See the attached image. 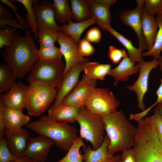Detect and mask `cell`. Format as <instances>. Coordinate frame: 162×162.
Masks as SVG:
<instances>
[{"label": "cell", "mask_w": 162, "mask_h": 162, "mask_svg": "<svg viewBox=\"0 0 162 162\" xmlns=\"http://www.w3.org/2000/svg\"><path fill=\"white\" fill-rule=\"evenodd\" d=\"M30 118L24 114L22 110L5 107L4 120L6 131L15 132L22 130V127L29 122Z\"/></svg>", "instance_id": "20"}, {"label": "cell", "mask_w": 162, "mask_h": 162, "mask_svg": "<svg viewBox=\"0 0 162 162\" xmlns=\"http://www.w3.org/2000/svg\"><path fill=\"white\" fill-rule=\"evenodd\" d=\"M105 29L106 31L109 32L124 46L128 52L129 57L132 61L140 63L143 61L142 56V52L133 45L131 40L116 31L110 26L105 27Z\"/></svg>", "instance_id": "25"}, {"label": "cell", "mask_w": 162, "mask_h": 162, "mask_svg": "<svg viewBox=\"0 0 162 162\" xmlns=\"http://www.w3.org/2000/svg\"><path fill=\"white\" fill-rule=\"evenodd\" d=\"M122 162H136V157L133 148L122 152L121 155Z\"/></svg>", "instance_id": "45"}, {"label": "cell", "mask_w": 162, "mask_h": 162, "mask_svg": "<svg viewBox=\"0 0 162 162\" xmlns=\"http://www.w3.org/2000/svg\"><path fill=\"white\" fill-rule=\"evenodd\" d=\"M101 38V33L99 29L93 27L87 31L85 38L89 42L98 43L100 40Z\"/></svg>", "instance_id": "40"}, {"label": "cell", "mask_w": 162, "mask_h": 162, "mask_svg": "<svg viewBox=\"0 0 162 162\" xmlns=\"http://www.w3.org/2000/svg\"><path fill=\"white\" fill-rule=\"evenodd\" d=\"M144 9L150 16L162 14V0H144Z\"/></svg>", "instance_id": "36"}, {"label": "cell", "mask_w": 162, "mask_h": 162, "mask_svg": "<svg viewBox=\"0 0 162 162\" xmlns=\"http://www.w3.org/2000/svg\"><path fill=\"white\" fill-rule=\"evenodd\" d=\"M65 64L62 60H38L32 65L26 79L30 83H38L57 88L63 78Z\"/></svg>", "instance_id": "4"}, {"label": "cell", "mask_w": 162, "mask_h": 162, "mask_svg": "<svg viewBox=\"0 0 162 162\" xmlns=\"http://www.w3.org/2000/svg\"><path fill=\"white\" fill-rule=\"evenodd\" d=\"M86 145L83 139L80 137L73 143L65 155L57 162H83L84 156L80 149Z\"/></svg>", "instance_id": "30"}, {"label": "cell", "mask_w": 162, "mask_h": 162, "mask_svg": "<svg viewBox=\"0 0 162 162\" xmlns=\"http://www.w3.org/2000/svg\"><path fill=\"white\" fill-rule=\"evenodd\" d=\"M155 109L157 110L162 116V102L158 103L156 105Z\"/></svg>", "instance_id": "49"}, {"label": "cell", "mask_w": 162, "mask_h": 162, "mask_svg": "<svg viewBox=\"0 0 162 162\" xmlns=\"http://www.w3.org/2000/svg\"><path fill=\"white\" fill-rule=\"evenodd\" d=\"M78 50L80 55L83 57L91 56L95 52L94 48L85 38L80 40L78 45Z\"/></svg>", "instance_id": "39"}, {"label": "cell", "mask_w": 162, "mask_h": 162, "mask_svg": "<svg viewBox=\"0 0 162 162\" xmlns=\"http://www.w3.org/2000/svg\"><path fill=\"white\" fill-rule=\"evenodd\" d=\"M39 59L43 61L62 60L59 48L54 46L49 48L40 47L37 50Z\"/></svg>", "instance_id": "34"}, {"label": "cell", "mask_w": 162, "mask_h": 162, "mask_svg": "<svg viewBox=\"0 0 162 162\" xmlns=\"http://www.w3.org/2000/svg\"><path fill=\"white\" fill-rule=\"evenodd\" d=\"M97 80L91 79L84 74L73 89L63 99L61 104L80 108L85 106L89 94L97 85Z\"/></svg>", "instance_id": "12"}, {"label": "cell", "mask_w": 162, "mask_h": 162, "mask_svg": "<svg viewBox=\"0 0 162 162\" xmlns=\"http://www.w3.org/2000/svg\"><path fill=\"white\" fill-rule=\"evenodd\" d=\"M110 143L108 152H123L131 148L135 144L137 128L132 124L121 110L101 117Z\"/></svg>", "instance_id": "2"}, {"label": "cell", "mask_w": 162, "mask_h": 162, "mask_svg": "<svg viewBox=\"0 0 162 162\" xmlns=\"http://www.w3.org/2000/svg\"><path fill=\"white\" fill-rule=\"evenodd\" d=\"M96 23L106 31L105 27L110 26L111 16L110 8L115 0H88Z\"/></svg>", "instance_id": "18"}, {"label": "cell", "mask_w": 162, "mask_h": 162, "mask_svg": "<svg viewBox=\"0 0 162 162\" xmlns=\"http://www.w3.org/2000/svg\"><path fill=\"white\" fill-rule=\"evenodd\" d=\"M159 61V66L162 73V56H160L158 59ZM161 83L156 92L157 96V99L155 102L148 109H146V111L148 112L154 106L158 103L162 102V77L160 80Z\"/></svg>", "instance_id": "42"}, {"label": "cell", "mask_w": 162, "mask_h": 162, "mask_svg": "<svg viewBox=\"0 0 162 162\" xmlns=\"http://www.w3.org/2000/svg\"><path fill=\"white\" fill-rule=\"evenodd\" d=\"M156 132V133L158 137V138L160 141V143L162 145V135L158 131L155 129Z\"/></svg>", "instance_id": "50"}, {"label": "cell", "mask_w": 162, "mask_h": 162, "mask_svg": "<svg viewBox=\"0 0 162 162\" xmlns=\"http://www.w3.org/2000/svg\"><path fill=\"white\" fill-rule=\"evenodd\" d=\"M18 77L14 73L11 68L8 64L0 66V93H6L16 83L15 79Z\"/></svg>", "instance_id": "29"}, {"label": "cell", "mask_w": 162, "mask_h": 162, "mask_svg": "<svg viewBox=\"0 0 162 162\" xmlns=\"http://www.w3.org/2000/svg\"><path fill=\"white\" fill-rule=\"evenodd\" d=\"M85 63H79L73 67L64 77L57 92L54 102L50 107L61 104L64 98L74 88L79 82L80 74Z\"/></svg>", "instance_id": "15"}, {"label": "cell", "mask_w": 162, "mask_h": 162, "mask_svg": "<svg viewBox=\"0 0 162 162\" xmlns=\"http://www.w3.org/2000/svg\"><path fill=\"white\" fill-rule=\"evenodd\" d=\"M120 103L107 88H95L91 91L85 106L89 111L102 117L116 111Z\"/></svg>", "instance_id": "7"}, {"label": "cell", "mask_w": 162, "mask_h": 162, "mask_svg": "<svg viewBox=\"0 0 162 162\" xmlns=\"http://www.w3.org/2000/svg\"><path fill=\"white\" fill-rule=\"evenodd\" d=\"M96 23L94 17L93 16L89 19L81 22H73L71 20L68 24L62 26V32L71 38L78 45L80 41V37L83 31L90 26Z\"/></svg>", "instance_id": "24"}, {"label": "cell", "mask_w": 162, "mask_h": 162, "mask_svg": "<svg viewBox=\"0 0 162 162\" xmlns=\"http://www.w3.org/2000/svg\"><path fill=\"white\" fill-rule=\"evenodd\" d=\"M28 88V86L18 82L8 92L4 94H0V99L5 107L20 110L26 109Z\"/></svg>", "instance_id": "16"}, {"label": "cell", "mask_w": 162, "mask_h": 162, "mask_svg": "<svg viewBox=\"0 0 162 162\" xmlns=\"http://www.w3.org/2000/svg\"><path fill=\"white\" fill-rule=\"evenodd\" d=\"M33 8L38 31L49 29L62 32V26H59L56 21L55 10L52 3L48 1L42 0L34 4Z\"/></svg>", "instance_id": "11"}, {"label": "cell", "mask_w": 162, "mask_h": 162, "mask_svg": "<svg viewBox=\"0 0 162 162\" xmlns=\"http://www.w3.org/2000/svg\"><path fill=\"white\" fill-rule=\"evenodd\" d=\"M154 114L151 116L156 130L162 135V116L156 110L154 109Z\"/></svg>", "instance_id": "44"}, {"label": "cell", "mask_w": 162, "mask_h": 162, "mask_svg": "<svg viewBox=\"0 0 162 162\" xmlns=\"http://www.w3.org/2000/svg\"><path fill=\"white\" fill-rule=\"evenodd\" d=\"M136 63L132 61L127 56L124 58L116 67L111 69L108 75L114 78L115 86L119 81H126L129 79L130 76L139 72L140 64L139 63L135 65Z\"/></svg>", "instance_id": "21"}, {"label": "cell", "mask_w": 162, "mask_h": 162, "mask_svg": "<svg viewBox=\"0 0 162 162\" xmlns=\"http://www.w3.org/2000/svg\"><path fill=\"white\" fill-rule=\"evenodd\" d=\"M110 140L107 135H105L101 146L95 150L89 146L82 148L84 162H116L121 159V155H114L108 151Z\"/></svg>", "instance_id": "17"}, {"label": "cell", "mask_w": 162, "mask_h": 162, "mask_svg": "<svg viewBox=\"0 0 162 162\" xmlns=\"http://www.w3.org/2000/svg\"><path fill=\"white\" fill-rule=\"evenodd\" d=\"M38 50L30 31L27 29L23 36L16 33L12 45L9 47H4L2 57L14 74L22 79L39 60Z\"/></svg>", "instance_id": "1"}, {"label": "cell", "mask_w": 162, "mask_h": 162, "mask_svg": "<svg viewBox=\"0 0 162 162\" xmlns=\"http://www.w3.org/2000/svg\"><path fill=\"white\" fill-rule=\"evenodd\" d=\"M58 32L49 29L38 31L37 40L40 44V47L49 48L55 46Z\"/></svg>", "instance_id": "33"}, {"label": "cell", "mask_w": 162, "mask_h": 162, "mask_svg": "<svg viewBox=\"0 0 162 162\" xmlns=\"http://www.w3.org/2000/svg\"><path fill=\"white\" fill-rule=\"evenodd\" d=\"M0 1L2 3L10 8L14 10L19 23L24 26L26 28L28 27L24 19L17 12V8L11 1L9 0H1Z\"/></svg>", "instance_id": "43"}, {"label": "cell", "mask_w": 162, "mask_h": 162, "mask_svg": "<svg viewBox=\"0 0 162 162\" xmlns=\"http://www.w3.org/2000/svg\"><path fill=\"white\" fill-rule=\"evenodd\" d=\"M27 128L39 134L52 140L56 146L64 151H68L80 136L76 128L68 123L58 122L42 115L39 119L29 122Z\"/></svg>", "instance_id": "3"}, {"label": "cell", "mask_w": 162, "mask_h": 162, "mask_svg": "<svg viewBox=\"0 0 162 162\" xmlns=\"http://www.w3.org/2000/svg\"><path fill=\"white\" fill-rule=\"evenodd\" d=\"M111 68L110 64H101L97 62L89 61L84 64L83 70L84 74L89 78L96 80H103Z\"/></svg>", "instance_id": "26"}, {"label": "cell", "mask_w": 162, "mask_h": 162, "mask_svg": "<svg viewBox=\"0 0 162 162\" xmlns=\"http://www.w3.org/2000/svg\"><path fill=\"white\" fill-rule=\"evenodd\" d=\"M108 56L112 62L118 64L128 55L124 49H118L113 46H110L109 47Z\"/></svg>", "instance_id": "38"}, {"label": "cell", "mask_w": 162, "mask_h": 162, "mask_svg": "<svg viewBox=\"0 0 162 162\" xmlns=\"http://www.w3.org/2000/svg\"><path fill=\"white\" fill-rule=\"evenodd\" d=\"M79 108L61 104L54 108L50 107L47 116L55 121L74 123L76 122Z\"/></svg>", "instance_id": "22"}, {"label": "cell", "mask_w": 162, "mask_h": 162, "mask_svg": "<svg viewBox=\"0 0 162 162\" xmlns=\"http://www.w3.org/2000/svg\"><path fill=\"white\" fill-rule=\"evenodd\" d=\"M16 1L22 4L26 8L27 12L26 14V23L31 29L35 38L37 40L38 31L33 4L38 3L40 1L38 0H16Z\"/></svg>", "instance_id": "32"}, {"label": "cell", "mask_w": 162, "mask_h": 162, "mask_svg": "<svg viewBox=\"0 0 162 162\" xmlns=\"http://www.w3.org/2000/svg\"><path fill=\"white\" fill-rule=\"evenodd\" d=\"M28 86L26 109L29 115L39 116L55 100L57 88L35 83L29 84Z\"/></svg>", "instance_id": "6"}, {"label": "cell", "mask_w": 162, "mask_h": 162, "mask_svg": "<svg viewBox=\"0 0 162 162\" xmlns=\"http://www.w3.org/2000/svg\"><path fill=\"white\" fill-rule=\"evenodd\" d=\"M116 162H122V161H121V159H120V160H119V161Z\"/></svg>", "instance_id": "51"}, {"label": "cell", "mask_w": 162, "mask_h": 162, "mask_svg": "<svg viewBox=\"0 0 162 162\" xmlns=\"http://www.w3.org/2000/svg\"><path fill=\"white\" fill-rule=\"evenodd\" d=\"M136 7L132 9H126L119 14L120 21L124 24L131 27L137 37L138 48L142 52L148 50L142 29V18L144 7V0H136Z\"/></svg>", "instance_id": "8"}, {"label": "cell", "mask_w": 162, "mask_h": 162, "mask_svg": "<svg viewBox=\"0 0 162 162\" xmlns=\"http://www.w3.org/2000/svg\"><path fill=\"white\" fill-rule=\"evenodd\" d=\"M7 26H11L13 28L22 30H25L26 27L12 18H4L0 17V27L1 28H8Z\"/></svg>", "instance_id": "41"}, {"label": "cell", "mask_w": 162, "mask_h": 162, "mask_svg": "<svg viewBox=\"0 0 162 162\" xmlns=\"http://www.w3.org/2000/svg\"><path fill=\"white\" fill-rule=\"evenodd\" d=\"M57 41L59 44L61 52L65 61L63 77L74 66L80 63H85L89 60L82 57L78 50V44L70 37L62 32H58Z\"/></svg>", "instance_id": "10"}, {"label": "cell", "mask_w": 162, "mask_h": 162, "mask_svg": "<svg viewBox=\"0 0 162 162\" xmlns=\"http://www.w3.org/2000/svg\"><path fill=\"white\" fill-rule=\"evenodd\" d=\"M158 28L155 41L152 47L147 52H142V57L152 56L153 59H158L162 52V14L156 15Z\"/></svg>", "instance_id": "31"}, {"label": "cell", "mask_w": 162, "mask_h": 162, "mask_svg": "<svg viewBox=\"0 0 162 162\" xmlns=\"http://www.w3.org/2000/svg\"><path fill=\"white\" fill-rule=\"evenodd\" d=\"M158 28V23L156 18L154 16L149 15L143 9L142 29L148 47V50H150L154 45Z\"/></svg>", "instance_id": "23"}, {"label": "cell", "mask_w": 162, "mask_h": 162, "mask_svg": "<svg viewBox=\"0 0 162 162\" xmlns=\"http://www.w3.org/2000/svg\"><path fill=\"white\" fill-rule=\"evenodd\" d=\"M76 122L80 127V137L90 142L93 150L99 148L106 135L101 117L90 112L84 106L79 109Z\"/></svg>", "instance_id": "5"}, {"label": "cell", "mask_w": 162, "mask_h": 162, "mask_svg": "<svg viewBox=\"0 0 162 162\" xmlns=\"http://www.w3.org/2000/svg\"><path fill=\"white\" fill-rule=\"evenodd\" d=\"M152 128V127H151V128H144V129H142V130H142V129H144L147 128ZM140 130H139V131H140Z\"/></svg>", "instance_id": "52"}, {"label": "cell", "mask_w": 162, "mask_h": 162, "mask_svg": "<svg viewBox=\"0 0 162 162\" xmlns=\"http://www.w3.org/2000/svg\"><path fill=\"white\" fill-rule=\"evenodd\" d=\"M139 63L140 73L138 78L133 85L127 86L126 88L136 93L138 107L142 111L146 109L143 99L148 89L149 74L152 69H157L159 65V61L158 59H153L149 61H143Z\"/></svg>", "instance_id": "9"}, {"label": "cell", "mask_w": 162, "mask_h": 162, "mask_svg": "<svg viewBox=\"0 0 162 162\" xmlns=\"http://www.w3.org/2000/svg\"><path fill=\"white\" fill-rule=\"evenodd\" d=\"M5 135L12 154L17 158L24 155L31 137L28 131L23 128L17 131H6Z\"/></svg>", "instance_id": "19"}, {"label": "cell", "mask_w": 162, "mask_h": 162, "mask_svg": "<svg viewBox=\"0 0 162 162\" xmlns=\"http://www.w3.org/2000/svg\"><path fill=\"white\" fill-rule=\"evenodd\" d=\"M67 0H53L52 3L55 12V19L60 23H65L74 19L71 7Z\"/></svg>", "instance_id": "28"}, {"label": "cell", "mask_w": 162, "mask_h": 162, "mask_svg": "<svg viewBox=\"0 0 162 162\" xmlns=\"http://www.w3.org/2000/svg\"><path fill=\"white\" fill-rule=\"evenodd\" d=\"M54 144L52 140L42 135L31 137L24 155L34 162H45L51 148Z\"/></svg>", "instance_id": "14"}, {"label": "cell", "mask_w": 162, "mask_h": 162, "mask_svg": "<svg viewBox=\"0 0 162 162\" xmlns=\"http://www.w3.org/2000/svg\"><path fill=\"white\" fill-rule=\"evenodd\" d=\"M4 104L1 100L0 99V139L4 137L6 132L4 120Z\"/></svg>", "instance_id": "46"}, {"label": "cell", "mask_w": 162, "mask_h": 162, "mask_svg": "<svg viewBox=\"0 0 162 162\" xmlns=\"http://www.w3.org/2000/svg\"><path fill=\"white\" fill-rule=\"evenodd\" d=\"M18 29L13 28H3L0 30V48L9 47L12 44L15 34Z\"/></svg>", "instance_id": "35"}, {"label": "cell", "mask_w": 162, "mask_h": 162, "mask_svg": "<svg viewBox=\"0 0 162 162\" xmlns=\"http://www.w3.org/2000/svg\"><path fill=\"white\" fill-rule=\"evenodd\" d=\"M17 158L11 153L6 138L0 139V162H10Z\"/></svg>", "instance_id": "37"}, {"label": "cell", "mask_w": 162, "mask_h": 162, "mask_svg": "<svg viewBox=\"0 0 162 162\" xmlns=\"http://www.w3.org/2000/svg\"><path fill=\"white\" fill-rule=\"evenodd\" d=\"M10 162H34L32 159L25 155L18 157Z\"/></svg>", "instance_id": "48"}, {"label": "cell", "mask_w": 162, "mask_h": 162, "mask_svg": "<svg viewBox=\"0 0 162 162\" xmlns=\"http://www.w3.org/2000/svg\"><path fill=\"white\" fill-rule=\"evenodd\" d=\"M136 162H162V145L157 138L146 139L133 147Z\"/></svg>", "instance_id": "13"}, {"label": "cell", "mask_w": 162, "mask_h": 162, "mask_svg": "<svg viewBox=\"0 0 162 162\" xmlns=\"http://www.w3.org/2000/svg\"><path fill=\"white\" fill-rule=\"evenodd\" d=\"M70 2L75 22L87 20L93 16L88 0H71Z\"/></svg>", "instance_id": "27"}, {"label": "cell", "mask_w": 162, "mask_h": 162, "mask_svg": "<svg viewBox=\"0 0 162 162\" xmlns=\"http://www.w3.org/2000/svg\"><path fill=\"white\" fill-rule=\"evenodd\" d=\"M0 17L4 18H12V15L1 4H0Z\"/></svg>", "instance_id": "47"}]
</instances>
